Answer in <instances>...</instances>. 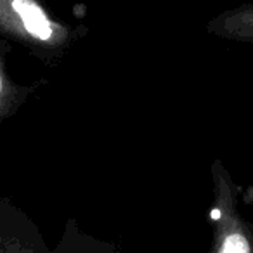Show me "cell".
Segmentation results:
<instances>
[{"label":"cell","instance_id":"3957f363","mask_svg":"<svg viewBox=\"0 0 253 253\" xmlns=\"http://www.w3.org/2000/svg\"><path fill=\"white\" fill-rule=\"evenodd\" d=\"M12 7L19 14L25 28L39 40H49L52 37V25L43 11L32 0H12Z\"/></svg>","mask_w":253,"mask_h":253},{"label":"cell","instance_id":"7a4b0ae2","mask_svg":"<svg viewBox=\"0 0 253 253\" xmlns=\"http://www.w3.org/2000/svg\"><path fill=\"white\" fill-rule=\"evenodd\" d=\"M217 30L234 40L253 42V4L241 5L227 12L217 23Z\"/></svg>","mask_w":253,"mask_h":253},{"label":"cell","instance_id":"6da1fadb","mask_svg":"<svg viewBox=\"0 0 253 253\" xmlns=\"http://www.w3.org/2000/svg\"><path fill=\"white\" fill-rule=\"evenodd\" d=\"M239 189L225 173L218 177V200L211 210L217 224L211 253H253V225L248 224L236 207Z\"/></svg>","mask_w":253,"mask_h":253},{"label":"cell","instance_id":"277c9868","mask_svg":"<svg viewBox=\"0 0 253 253\" xmlns=\"http://www.w3.org/2000/svg\"><path fill=\"white\" fill-rule=\"evenodd\" d=\"M40 253H42V252H40Z\"/></svg>","mask_w":253,"mask_h":253}]
</instances>
